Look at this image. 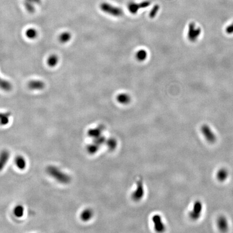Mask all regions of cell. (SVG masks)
Segmentation results:
<instances>
[{
    "mask_svg": "<svg viewBox=\"0 0 233 233\" xmlns=\"http://www.w3.org/2000/svg\"><path fill=\"white\" fill-rule=\"evenodd\" d=\"M218 226L221 232H227L228 229V224L226 218L224 216H220L218 219Z\"/></svg>",
    "mask_w": 233,
    "mask_h": 233,
    "instance_id": "10",
    "label": "cell"
},
{
    "mask_svg": "<svg viewBox=\"0 0 233 233\" xmlns=\"http://www.w3.org/2000/svg\"><path fill=\"white\" fill-rule=\"evenodd\" d=\"M28 86L32 90H41L44 89L46 84L40 80H32L28 83Z\"/></svg>",
    "mask_w": 233,
    "mask_h": 233,
    "instance_id": "7",
    "label": "cell"
},
{
    "mask_svg": "<svg viewBox=\"0 0 233 233\" xmlns=\"http://www.w3.org/2000/svg\"><path fill=\"white\" fill-rule=\"evenodd\" d=\"M202 209L203 206L201 203L200 201H195L194 204L193 208L189 214L190 219L193 220H198L200 217Z\"/></svg>",
    "mask_w": 233,
    "mask_h": 233,
    "instance_id": "5",
    "label": "cell"
},
{
    "mask_svg": "<svg viewBox=\"0 0 233 233\" xmlns=\"http://www.w3.org/2000/svg\"><path fill=\"white\" fill-rule=\"evenodd\" d=\"M151 2L148 1H145L139 3H135V2H130L129 3L127 6V8L129 12L132 14H136L139 10L143 8H147L150 6Z\"/></svg>",
    "mask_w": 233,
    "mask_h": 233,
    "instance_id": "4",
    "label": "cell"
},
{
    "mask_svg": "<svg viewBox=\"0 0 233 233\" xmlns=\"http://www.w3.org/2000/svg\"><path fill=\"white\" fill-rule=\"evenodd\" d=\"M15 165L20 169H24L26 167V161L23 156H16L15 159Z\"/></svg>",
    "mask_w": 233,
    "mask_h": 233,
    "instance_id": "12",
    "label": "cell"
},
{
    "mask_svg": "<svg viewBox=\"0 0 233 233\" xmlns=\"http://www.w3.org/2000/svg\"><path fill=\"white\" fill-rule=\"evenodd\" d=\"M24 5H25V9L28 11V12H30V13H33L35 11V8L34 7L33 3H31L30 2L25 0V1L24 3Z\"/></svg>",
    "mask_w": 233,
    "mask_h": 233,
    "instance_id": "21",
    "label": "cell"
},
{
    "mask_svg": "<svg viewBox=\"0 0 233 233\" xmlns=\"http://www.w3.org/2000/svg\"><path fill=\"white\" fill-rule=\"evenodd\" d=\"M217 178L221 182L225 181L228 176V172L225 169H221L217 173Z\"/></svg>",
    "mask_w": 233,
    "mask_h": 233,
    "instance_id": "18",
    "label": "cell"
},
{
    "mask_svg": "<svg viewBox=\"0 0 233 233\" xmlns=\"http://www.w3.org/2000/svg\"><path fill=\"white\" fill-rule=\"evenodd\" d=\"M59 62V58L55 54H52L49 56L47 59V64L50 67H55Z\"/></svg>",
    "mask_w": 233,
    "mask_h": 233,
    "instance_id": "15",
    "label": "cell"
},
{
    "mask_svg": "<svg viewBox=\"0 0 233 233\" xmlns=\"http://www.w3.org/2000/svg\"><path fill=\"white\" fill-rule=\"evenodd\" d=\"M10 158V153L8 151L4 150L0 153V171H2L6 165Z\"/></svg>",
    "mask_w": 233,
    "mask_h": 233,
    "instance_id": "8",
    "label": "cell"
},
{
    "mask_svg": "<svg viewBox=\"0 0 233 233\" xmlns=\"http://www.w3.org/2000/svg\"><path fill=\"white\" fill-rule=\"evenodd\" d=\"M25 36L30 40H34L37 37L38 32L34 28H29L25 31Z\"/></svg>",
    "mask_w": 233,
    "mask_h": 233,
    "instance_id": "19",
    "label": "cell"
},
{
    "mask_svg": "<svg viewBox=\"0 0 233 233\" xmlns=\"http://www.w3.org/2000/svg\"><path fill=\"white\" fill-rule=\"evenodd\" d=\"M26 1H28L31 3H35V4H37L41 3V0H26Z\"/></svg>",
    "mask_w": 233,
    "mask_h": 233,
    "instance_id": "25",
    "label": "cell"
},
{
    "mask_svg": "<svg viewBox=\"0 0 233 233\" xmlns=\"http://www.w3.org/2000/svg\"><path fill=\"white\" fill-rule=\"evenodd\" d=\"M91 216V212L89 211H85L83 213V214H82V218L84 220H88L89 218H90Z\"/></svg>",
    "mask_w": 233,
    "mask_h": 233,
    "instance_id": "23",
    "label": "cell"
},
{
    "mask_svg": "<svg viewBox=\"0 0 233 233\" xmlns=\"http://www.w3.org/2000/svg\"><path fill=\"white\" fill-rule=\"evenodd\" d=\"M153 222L155 225V228L157 231L163 232L165 230V226L163 224L161 218L159 215H156L154 217Z\"/></svg>",
    "mask_w": 233,
    "mask_h": 233,
    "instance_id": "11",
    "label": "cell"
},
{
    "mask_svg": "<svg viewBox=\"0 0 233 233\" xmlns=\"http://www.w3.org/2000/svg\"><path fill=\"white\" fill-rule=\"evenodd\" d=\"M14 214L17 218H21L24 214V207L21 205L16 206L14 209Z\"/></svg>",
    "mask_w": 233,
    "mask_h": 233,
    "instance_id": "20",
    "label": "cell"
},
{
    "mask_svg": "<svg viewBox=\"0 0 233 233\" xmlns=\"http://www.w3.org/2000/svg\"><path fill=\"white\" fill-rule=\"evenodd\" d=\"M117 100L121 104L127 105L130 103L131 98V96L126 93H121L117 96Z\"/></svg>",
    "mask_w": 233,
    "mask_h": 233,
    "instance_id": "9",
    "label": "cell"
},
{
    "mask_svg": "<svg viewBox=\"0 0 233 233\" xmlns=\"http://www.w3.org/2000/svg\"><path fill=\"white\" fill-rule=\"evenodd\" d=\"M0 89L6 91H9L12 89V84L9 82L2 79L0 77Z\"/></svg>",
    "mask_w": 233,
    "mask_h": 233,
    "instance_id": "17",
    "label": "cell"
},
{
    "mask_svg": "<svg viewBox=\"0 0 233 233\" xmlns=\"http://www.w3.org/2000/svg\"><path fill=\"white\" fill-rule=\"evenodd\" d=\"M201 131L203 133V135L205 137L207 141L213 143L216 141V137L215 135L214 132L212 131V130L207 125H203L201 128Z\"/></svg>",
    "mask_w": 233,
    "mask_h": 233,
    "instance_id": "6",
    "label": "cell"
},
{
    "mask_svg": "<svg viewBox=\"0 0 233 233\" xmlns=\"http://www.w3.org/2000/svg\"><path fill=\"white\" fill-rule=\"evenodd\" d=\"M11 116L10 112L5 113H0V125L2 126L6 125L9 122V118Z\"/></svg>",
    "mask_w": 233,
    "mask_h": 233,
    "instance_id": "13",
    "label": "cell"
},
{
    "mask_svg": "<svg viewBox=\"0 0 233 233\" xmlns=\"http://www.w3.org/2000/svg\"><path fill=\"white\" fill-rule=\"evenodd\" d=\"M102 12L110 15L115 17H120L123 15L124 12L123 10L117 7L114 6L111 4L106 2L101 3L100 6Z\"/></svg>",
    "mask_w": 233,
    "mask_h": 233,
    "instance_id": "2",
    "label": "cell"
},
{
    "mask_svg": "<svg viewBox=\"0 0 233 233\" xmlns=\"http://www.w3.org/2000/svg\"><path fill=\"white\" fill-rule=\"evenodd\" d=\"M72 35L70 32L64 31L59 35L58 40L62 43H66L70 41Z\"/></svg>",
    "mask_w": 233,
    "mask_h": 233,
    "instance_id": "14",
    "label": "cell"
},
{
    "mask_svg": "<svg viewBox=\"0 0 233 233\" xmlns=\"http://www.w3.org/2000/svg\"><path fill=\"white\" fill-rule=\"evenodd\" d=\"M47 173L58 182L67 184L70 181V177L68 175L62 172L59 169L54 166H49L46 168Z\"/></svg>",
    "mask_w": 233,
    "mask_h": 233,
    "instance_id": "1",
    "label": "cell"
},
{
    "mask_svg": "<svg viewBox=\"0 0 233 233\" xmlns=\"http://www.w3.org/2000/svg\"><path fill=\"white\" fill-rule=\"evenodd\" d=\"M159 6L158 5V4L155 5L152 8V9L151 10L150 14H149V16H150V17L151 19H154L156 16L157 14H158V11L159 10Z\"/></svg>",
    "mask_w": 233,
    "mask_h": 233,
    "instance_id": "22",
    "label": "cell"
},
{
    "mask_svg": "<svg viewBox=\"0 0 233 233\" xmlns=\"http://www.w3.org/2000/svg\"><path fill=\"white\" fill-rule=\"evenodd\" d=\"M201 33V29L199 27H197L196 25L191 22L188 25L187 38L191 42H195L199 39Z\"/></svg>",
    "mask_w": 233,
    "mask_h": 233,
    "instance_id": "3",
    "label": "cell"
},
{
    "mask_svg": "<svg viewBox=\"0 0 233 233\" xmlns=\"http://www.w3.org/2000/svg\"><path fill=\"white\" fill-rule=\"evenodd\" d=\"M147 52L144 49H140L138 50L135 54V57L138 61L144 62L147 59Z\"/></svg>",
    "mask_w": 233,
    "mask_h": 233,
    "instance_id": "16",
    "label": "cell"
},
{
    "mask_svg": "<svg viewBox=\"0 0 233 233\" xmlns=\"http://www.w3.org/2000/svg\"><path fill=\"white\" fill-rule=\"evenodd\" d=\"M226 32L229 35L233 34V23L228 25V27L226 29Z\"/></svg>",
    "mask_w": 233,
    "mask_h": 233,
    "instance_id": "24",
    "label": "cell"
}]
</instances>
